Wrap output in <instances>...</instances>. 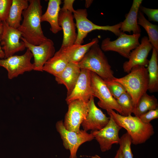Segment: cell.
<instances>
[{"label": "cell", "mask_w": 158, "mask_h": 158, "mask_svg": "<svg viewBox=\"0 0 158 158\" xmlns=\"http://www.w3.org/2000/svg\"><path fill=\"white\" fill-rule=\"evenodd\" d=\"M81 71L78 63L70 62L64 69L55 76L58 84H63L67 90V96L72 91Z\"/></svg>", "instance_id": "18"}, {"label": "cell", "mask_w": 158, "mask_h": 158, "mask_svg": "<svg viewBox=\"0 0 158 158\" xmlns=\"http://www.w3.org/2000/svg\"><path fill=\"white\" fill-rule=\"evenodd\" d=\"M61 0H49L47 9L41 18V22H48L50 25V29L53 33L56 34L62 30L58 23V18L60 11Z\"/></svg>", "instance_id": "20"}, {"label": "cell", "mask_w": 158, "mask_h": 158, "mask_svg": "<svg viewBox=\"0 0 158 158\" xmlns=\"http://www.w3.org/2000/svg\"><path fill=\"white\" fill-rule=\"evenodd\" d=\"M158 51L154 48L147 69L149 77L148 90L151 93L158 91Z\"/></svg>", "instance_id": "24"}, {"label": "cell", "mask_w": 158, "mask_h": 158, "mask_svg": "<svg viewBox=\"0 0 158 158\" xmlns=\"http://www.w3.org/2000/svg\"><path fill=\"white\" fill-rule=\"evenodd\" d=\"M69 61L62 47L55 52L54 56L45 64L42 71L54 76L61 72Z\"/></svg>", "instance_id": "21"}, {"label": "cell", "mask_w": 158, "mask_h": 158, "mask_svg": "<svg viewBox=\"0 0 158 158\" xmlns=\"http://www.w3.org/2000/svg\"><path fill=\"white\" fill-rule=\"evenodd\" d=\"M132 143L131 138L127 132L120 138L118 144L123 158H133L131 147Z\"/></svg>", "instance_id": "28"}, {"label": "cell", "mask_w": 158, "mask_h": 158, "mask_svg": "<svg viewBox=\"0 0 158 158\" xmlns=\"http://www.w3.org/2000/svg\"></svg>", "instance_id": "38"}, {"label": "cell", "mask_w": 158, "mask_h": 158, "mask_svg": "<svg viewBox=\"0 0 158 158\" xmlns=\"http://www.w3.org/2000/svg\"><path fill=\"white\" fill-rule=\"evenodd\" d=\"M56 128L62 139L64 148L70 152L69 158H77V153L79 147L83 143L95 139L91 133L80 130L79 133L69 131L65 128L63 121L57 122Z\"/></svg>", "instance_id": "7"}, {"label": "cell", "mask_w": 158, "mask_h": 158, "mask_svg": "<svg viewBox=\"0 0 158 158\" xmlns=\"http://www.w3.org/2000/svg\"><path fill=\"white\" fill-rule=\"evenodd\" d=\"M116 123L123 128L130 135L132 143L135 145L145 142L154 133L152 125L142 122L138 117L130 115L122 116L113 110L107 111Z\"/></svg>", "instance_id": "2"}, {"label": "cell", "mask_w": 158, "mask_h": 158, "mask_svg": "<svg viewBox=\"0 0 158 158\" xmlns=\"http://www.w3.org/2000/svg\"><path fill=\"white\" fill-rule=\"evenodd\" d=\"M141 12L148 17L149 21L158 22V9L146 8L140 5L139 9Z\"/></svg>", "instance_id": "31"}, {"label": "cell", "mask_w": 158, "mask_h": 158, "mask_svg": "<svg viewBox=\"0 0 158 158\" xmlns=\"http://www.w3.org/2000/svg\"><path fill=\"white\" fill-rule=\"evenodd\" d=\"M94 96H92L87 102L88 110L85 119L81 125L83 130L87 131L99 130L108 123L110 117H107L95 104Z\"/></svg>", "instance_id": "15"}, {"label": "cell", "mask_w": 158, "mask_h": 158, "mask_svg": "<svg viewBox=\"0 0 158 158\" xmlns=\"http://www.w3.org/2000/svg\"><path fill=\"white\" fill-rule=\"evenodd\" d=\"M68 104V109L65 116L64 126L68 130L79 133L81 124L87 114V103L80 99H76Z\"/></svg>", "instance_id": "11"}, {"label": "cell", "mask_w": 158, "mask_h": 158, "mask_svg": "<svg viewBox=\"0 0 158 158\" xmlns=\"http://www.w3.org/2000/svg\"><path fill=\"white\" fill-rule=\"evenodd\" d=\"M92 95L99 99L98 105L107 111L115 110L122 115L121 108L111 95L104 80L91 71Z\"/></svg>", "instance_id": "8"}, {"label": "cell", "mask_w": 158, "mask_h": 158, "mask_svg": "<svg viewBox=\"0 0 158 158\" xmlns=\"http://www.w3.org/2000/svg\"><path fill=\"white\" fill-rule=\"evenodd\" d=\"M142 0H133L132 5L125 20L122 22L120 31L126 32L133 34H140L141 29L138 23V16L140 6Z\"/></svg>", "instance_id": "19"}, {"label": "cell", "mask_w": 158, "mask_h": 158, "mask_svg": "<svg viewBox=\"0 0 158 158\" xmlns=\"http://www.w3.org/2000/svg\"><path fill=\"white\" fill-rule=\"evenodd\" d=\"M90 157H91L92 158H102L101 157H100L99 155L97 154H96L94 156H91Z\"/></svg>", "instance_id": "37"}, {"label": "cell", "mask_w": 158, "mask_h": 158, "mask_svg": "<svg viewBox=\"0 0 158 158\" xmlns=\"http://www.w3.org/2000/svg\"><path fill=\"white\" fill-rule=\"evenodd\" d=\"M28 0H12L8 17L6 21L10 27L18 29L21 24L23 11L28 7Z\"/></svg>", "instance_id": "22"}, {"label": "cell", "mask_w": 158, "mask_h": 158, "mask_svg": "<svg viewBox=\"0 0 158 158\" xmlns=\"http://www.w3.org/2000/svg\"><path fill=\"white\" fill-rule=\"evenodd\" d=\"M3 31L1 37L0 44L6 58L23 51L26 48L24 42L20 39L21 33L17 29L9 26L6 21L2 22Z\"/></svg>", "instance_id": "10"}, {"label": "cell", "mask_w": 158, "mask_h": 158, "mask_svg": "<svg viewBox=\"0 0 158 158\" xmlns=\"http://www.w3.org/2000/svg\"><path fill=\"white\" fill-rule=\"evenodd\" d=\"M93 0H86L85 1V6L87 8L89 7L91 4Z\"/></svg>", "instance_id": "36"}, {"label": "cell", "mask_w": 158, "mask_h": 158, "mask_svg": "<svg viewBox=\"0 0 158 158\" xmlns=\"http://www.w3.org/2000/svg\"><path fill=\"white\" fill-rule=\"evenodd\" d=\"M140 36V34L130 35L122 32L115 40L111 41L109 37L104 39L100 47L103 51H115L128 59L131 51L139 45V40Z\"/></svg>", "instance_id": "6"}, {"label": "cell", "mask_w": 158, "mask_h": 158, "mask_svg": "<svg viewBox=\"0 0 158 158\" xmlns=\"http://www.w3.org/2000/svg\"><path fill=\"white\" fill-rule=\"evenodd\" d=\"M92 90L91 71L85 69H81L80 74L74 87L66 101L67 104L76 99H80L87 103L90 99Z\"/></svg>", "instance_id": "14"}, {"label": "cell", "mask_w": 158, "mask_h": 158, "mask_svg": "<svg viewBox=\"0 0 158 158\" xmlns=\"http://www.w3.org/2000/svg\"><path fill=\"white\" fill-rule=\"evenodd\" d=\"M33 55L28 49L23 55H13L8 58L0 59V67L7 71L8 77L12 79L26 72L34 70V66L31 61Z\"/></svg>", "instance_id": "9"}, {"label": "cell", "mask_w": 158, "mask_h": 158, "mask_svg": "<svg viewBox=\"0 0 158 158\" xmlns=\"http://www.w3.org/2000/svg\"><path fill=\"white\" fill-rule=\"evenodd\" d=\"M99 40L95 38L90 42L84 45L74 44L65 47H61L66 56L69 62L78 63L84 57L91 47L95 44L98 43Z\"/></svg>", "instance_id": "23"}, {"label": "cell", "mask_w": 158, "mask_h": 158, "mask_svg": "<svg viewBox=\"0 0 158 158\" xmlns=\"http://www.w3.org/2000/svg\"><path fill=\"white\" fill-rule=\"evenodd\" d=\"M109 121L104 128L98 130L91 131L90 133L98 142L101 151L110 150L114 144H118L119 132L122 128L110 115Z\"/></svg>", "instance_id": "12"}, {"label": "cell", "mask_w": 158, "mask_h": 158, "mask_svg": "<svg viewBox=\"0 0 158 158\" xmlns=\"http://www.w3.org/2000/svg\"><path fill=\"white\" fill-rule=\"evenodd\" d=\"M75 1L74 0H65L63 1V4L62 8L68 10L73 13L75 10L73 7V3Z\"/></svg>", "instance_id": "33"}, {"label": "cell", "mask_w": 158, "mask_h": 158, "mask_svg": "<svg viewBox=\"0 0 158 158\" xmlns=\"http://www.w3.org/2000/svg\"><path fill=\"white\" fill-rule=\"evenodd\" d=\"M153 48L148 37H143L139 45L130 52L128 60L124 63L123 68L124 72L128 73L132 68L137 65L147 66L149 62L147 56Z\"/></svg>", "instance_id": "16"}, {"label": "cell", "mask_w": 158, "mask_h": 158, "mask_svg": "<svg viewBox=\"0 0 158 158\" xmlns=\"http://www.w3.org/2000/svg\"><path fill=\"white\" fill-rule=\"evenodd\" d=\"M157 99L154 95H150L147 92L141 97L137 105L134 108L133 113L135 116L139 117L147 111L158 108Z\"/></svg>", "instance_id": "26"}, {"label": "cell", "mask_w": 158, "mask_h": 158, "mask_svg": "<svg viewBox=\"0 0 158 158\" xmlns=\"http://www.w3.org/2000/svg\"><path fill=\"white\" fill-rule=\"evenodd\" d=\"M114 158H123L121 154L120 149L119 147L117 151L116 154Z\"/></svg>", "instance_id": "35"}, {"label": "cell", "mask_w": 158, "mask_h": 158, "mask_svg": "<svg viewBox=\"0 0 158 158\" xmlns=\"http://www.w3.org/2000/svg\"><path fill=\"white\" fill-rule=\"evenodd\" d=\"M116 100L122 110V116H127L131 115L134 106L131 97L127 92L122 94Z\"/></svg>", "instance_id": "27"}, {"label": "cell", "mask_w": 158, "mask_h": 158, "mask_svg": "<svg viewBox=\"0 0 158 158\" xmlns=\"http://www.w3.org/2000/svg\"><path fill=\"white\" fill-rule=\"evenodd\" d=\"M143 123H150L152 120L158 118V108L149 111L138 117Z\"/></svg>", "instance_id": "32"}, {"label": "cell", "mask_w": 158, "mask_h": 158, "mask_svg": "<svg viewBox=\"0 0 158 158\" xmlns=\"http://www.w3.org/2000/svg\"><path fill=\"white\" fill-rule=\"evenodd\" d=\"M138 23L144 28L148 34L149 42L153 48L158 52V25L150 22L139 10L138 16Z\"/></svg>", "instance_id": "25"}, {"label": "cell", "mask_w": 158, "mask_h": 158, "mask_svg": "<svg viewBox=\"0 0 158 158\" xmlns=\"http://www.w3.org/2000/svg\"><path fill=\"white\" fill-rule=\"evenodd\" d=\"M73 14L78 31L75 44H82L88 34L94 30L109 31L118 37L122 32L120 30L122 22L111 26H100L94 24L87 18L88 14L86 9L75 10Z\"/></svg>", "instance_id": "5"}, {"label": "cell", "mask_w": 158, "mask_h": 158, "mask_svg": "<svg viewBox=\"0 0 158 158\" xmlns=\"http://www.w3.org/2000/svg\"><path fill=\"white\" fill-rule=\"evenodd\" d=\"M28 1V7L22 13L23 22L18 29L27 42L37 45L48 39L44 35L41 25L42 6L40 0Z\"/></svg>", "instance_id": "1"}, {"label": "cell", "mask_w": 158, "mask_h": 158, "mask_svg": "<svg viewBox=\"0 0 158 158\" xmlns=\"http://www.w3.org/2000/svg\"><path fill=\"white\" fill-rule=\"evenodd\" d=\"M12 0H0V22L6 21Z\"/></svg>", "instance_id": "30"}, {"label": "cell", "mask_w": 158, "mask_h": 158, "mask_svg": "<svg viewBox=\"0 0 158 158\" xmlns=\"http://www.w3.org/2000/svg\"><path fill=\"white\" fill-rule=\"evenodd\" d=\"M104 80L111 95L115 99L126 92L124 87L120 83L112 80Z\"/></svg>", "instance_id": "29"}, {"label": "cell", "mask_w": 158, "mask_h": 158, "mask_svg": "<svg viewBox=\"0 0 158 158\" xmlns=\"http://www.w3.org/2000/svg\"><path fill=\"white\" fill-rule=\"evenodd\" d=\"M112 80L120 83L124 87L131 97L134 108L142 96L148 90V72L147 68L144 66H135L126 76L119 78L114 77Z\"/></svg>", "instance_id": "3"}, {"label": "cell", "mask_w": 158, "mask_h": 158, "mask_svg": "<svg viewBox=\"0 0 158 158\" xmlns=\"http://www.w3.org/2000/svg\"><path fill=\"white\" fill-rule=\"evenodd\" d=\"M20 39L24 42L26 47L30 50L33 55L34 59V70L43 71L42 68L44 65L55 53L53 42L48 38L40 44L35 45L28 42L22 37Z\"/></svg>", "instance_id": "13"}, {"label": "cell", "mask_w": 158, "mask_h": 158, "mask_svg": "<svg viewBox=\"0 0 158 158\" xmlns=\"http://www.w3.org/2000/svg\"><path fill=\"white\" fill-rule=\"evenodd\" d=\"M73 13L72 12L61 8L59 12L58 23L63 32L61 47L74 44L77 38L76 26L74 21Z\"/></svg>", "instance_id": "17"}, {"label": "cell", "mask_w": 158, "mask_h": 158, "mask_svg": "<svg viewBox=\"0 0 158 158\" xmlns=\"http://www.w3.org/2000/svg\"><path fill=\"white\" fill-rule=\"evenodd\" d=\"M78 64L80 69L88 70L104 80H112L114 77L111 66L98 43L91 47Z\"/></svg>", "instance_id": "4"}, {"label": "cell", "mask_w": 158, "mask_h": 158, "mask_svg": "<svg viewBox=\"0 0 158 158\" xmlns=\"http://www.w3.org/2000/svg\"><path fill=\"white\" fill-rule=\"evenodd\" d=\"M3 31V25L2 22H0V59L4 58V54L0 44L1 37Z\"/></svg>", "instance_id": "34"}]
</instances>
